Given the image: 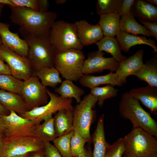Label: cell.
Returning a JSON list of instances; mask_svg holds the SVG:
<instances>
[{
    "mask_svg": "<svg viewBox=\"0 0 157 157\" xmlns=\"http://www.w3.org/2000/svg\"><path fill=\"white\" fill-rule=\"evenodd\" d=\"M0 74L11 75L10 69L0 57Z\"/></svg>",
    "mask_w": 157,
    "mask_h": 157,
    "instance_id": "cell-42",
    "label": "cell"
},
{
    "mask_svg": "<svg viewBox=\"0 0 157 157\" xmlns=\"http://www.w3.org/2000/svg\"><path fill=\"white\" fill-rule=\"evenodd\" d=\"M56 3L57 4H62L65 3L67 1L66 0H56Z\"/></svg>",
    "mask_w": 157,
    "mask_h": 157,
    "instance_id": "cell-48",
    "label": "cell"
},
{
    "mask_svg": "<svg viewBox=\"0 0 157 157\" xmlns=\"http://www.w3.org/2000/svg\"><path fill=\"white\" fill-rule=\"evenodd\" d=\"M4 134L0 133V157H6V151L4 141Z\"/></svg>",
    "mask_w": 157,
    "mask_h": 157,
    "instance_id": "cell-43",
    "label": "cell"
},
{
    "mask_svg": "<svg viewBox=\"0 0 157 157\" xmlns=\"http://www.w3.org/2000/svg\"><path fill=\"white\" fill-rule=\"evenodd\" d=\"M85 56L81 50L70 49L57 52L54 67L66 80L76 81L83 75L82 69Z\"/></svg>",
    "mask_w": 157,
    "mask_h": 157,
    "instance_id": "cell-5",
    "label": "cell"
},
{
    "mask_svg": "<svg viewBox=\"0 0 157 157\" xmlns=\"http://www.w3.org/2000/svg\"><path fill=\"white\" fill-rule=\"evenodd\" d=\"M104 115L98 119L96 128L92 135V141L94 144L93 157H105L109 144L106 141L104 129Z\"/></svg>",
    "mask_w": 157,
    "mask_h": 157,
    "instance_id": "cell-21",
    "label": "cell"
},
{
    "mask_svg": "<svg viewBox=\"0 0 157 157\" xmlns=\"http://www.w3.org/2000/svg\"><path fill=\"white\" fill-rule=\"evenodd\" d=\"M0 104L9 111L19 115L28 111L22 96L0 89Z\"/></svg>",
    "mask_w": 157,
    "mask_h": 157,
    "instance_id": "cell-22",
    "label": "cell"
},
{
    "mask_svg": "<svg viewBox=\"0 0 157 157\" xmlns=\"http://www.w3.org/2000/svg\"><path fill=\"white\" fill-rule=\"evenodd\" d=\"M10 113V111L0 104V115H7Z\"/></svg>",
    "mask_w": 157,
    "mask_h": 157,
    "instance_id": "cell-46",
    "label": "cell"
},
{
    "mask_svg": "<svg viewBox=\"0 0 157 157\" xmlns=\"http://www.w3.org/2000/svg\"><path fill=\"white\" fill-rule=\"evenodd\" d=\"M119 106L121 115L130 120L133 128L139 127L157 138V122L142 108L139 101L129 92L122 94Z\"/></svg>",
    "mask_w": 157,
    "mask_h": 157,
    "instance_id": "cell-3",
    "label": "cell"
},
{
    "mask_svg": "<svg viewBox=\"0 0 157 157\" xmlns=\"http://www.w3.org/2000/svg\"><path fill=\"white\" fill-rule=\"evenodd\" d=\"M30 153L27 154H25L11 156L10 157H30Z\"/></svg>",
    "mask_w": 157,
    "mask_h": 157,
    "instance_id": "cell-50",
    "label": "cell"
},
{
    "mask_svg": "<svg viewBox=\"0 0 157 157\" xmlns=\"http://www.w3.org/2000/svg\"><path fill=\"white\" fill-rule=\"evenodd\" d=\"M97 101V98L90 93L85 96L73 110L74 130L89 143L92 142L90 128L95 114L93 109Z\"/></svg>",
    "mask_w": 157,
    "mask_h": 157,
    "instance_id": "cell-6",
    "label": "cell"
},
{
    "mask_svg": "<svg viewBox=\"0 0 157 157\" xmlns=\"http://www.w3.org/2000/svg\"><path fill=\"white\" fill-rule=\"evenodd\" d=\"M157 157V156H156V157Z\"/></svg>",
    "mask_w": 157,
    "mask_h": 157,
    "instance_id": "cell-53",
    "label": "cell"
},
{
    "mask_svg": "<svg viewBox=\"0 0 157 157\" xmlns=\"http://www.w3.org/2000/svg\"><path fill=\"white\" fill-rule=\"evenodd\" d=\"M124 147L123 138L109 144L105 157H123Z\"/></svg>",
    "mask_w": 157,
    "mask_h": 157,
    "instance_id": "cell-36",
    "label": "cell"
},
{
    "mask_svg": "<svg viewBox=\"0 0 157 157\" xmlns=\"http://www.w3.org/2000/svg\"><path fill=\"white\" fill-rule=\"evenodd\" d=\"M2 44V42H1V38H0V45L1 44Z\"/></svg>",
    "mask_w": 157,
    "mask_h": 157,
    "instance_id": "cell-52",
    "label": "cell"
},
{
    "mask_svg": "<svg viewBox=\"0 0 157 157\" xmlns=\"http://www.w3.org/2000/svg\"><path fill=\"white\" fill-rule=\"evenodd\" d=\"M105 53L97 51L88 53L87 58L85 60L83 67V74L89 75L95 73H99L105 70L110 72H116L119 63L113 58H105Z\"/></svg>",
    "mask_w": 157,
    "mask_h": 157,
    "instance_id": "cell-13",
    "label": "cell"
},
{
    "mask_svg": "<svg viewBox=\"0 0 157 157\" xmlns=\"http://www.w3.org/2000/svg\"><path fill=\"white\" fill-rule=\"evenodd\" d=\"M16 7H24L39 11L37 0H11Z\"/></svg>",
    "mask_w": 157,
    "mask_h": 157,
    "instance_id": "cell-37",
    "label": "cell"
},
{
    "mask_svg": "<svg viewBox=\"0 0 157 157\" xmlns=\"http://www.w3.org/2000/svg\"><path fill=\"white\" fill-rule=\"evenodd\" d=\"M144 53V50L140 49L135 54L119 63L115 73L124 84L127 82V77L134 75L143 65L142 58Z\"/></svg>",
    "mask_w": 157,
    "mask_h": 157,
    "instance_id": "cell-17",
    "label": "cell"
},
{
    "mask_svg": "<svg viewBox=\"0 0 157 157\" xmlns=\"http://www.w3.org/2000/svg\"><path fill=\"white\" fill-rule=\"evenodd\" d=\"M46 91L50 100L46 104L35 108L19 115L23 117L34 122L36 124L52 116L62 109L73 110L72 99H65L50 92L47 88Z\"/></svg>",
    "mask_w": 157,
    "mask_h": 157,
    "instance_id": "cell-8",
    "label": "cell"
},
{
    "mask_svg": "<svg viewBox=\"0 0 157 157\" xmlns=\"http://www.w3.org/2000/svg\"><path fill=\"white\" fill-rule=\"evenodd\" d=\"M123 139L124 147L123 157L157 156L156 138L142 129L133 128Z\"/></svg>",
    "mask_w": 157,
    "mask_h": 157,
    "instance_id": "cell-4",
    "label": "cell"
},
{
    "mask_svg": "<svg viewBox=\"0 0 157 157\" xmlns=\"http://www.w3.org/2000/svg\"><path fill=\"white\" fill-rule=\"evenodd\" d=\"M6 130V127L3 121L0 116V133L4 134Z\"/></svg>",
    "mask_w": 157,
    "mask_h": 157,
    "instance_id": "cell-47",
    "label": "cell"
},
{
    "mask_svg": "<svg viewBox=\"0 0 157 157\" xmlns=\"http://www.w3.org/2000/svg\"><path fill=\"white\" fill-rule=\"evenodd\" d=\"M134 75L140 81L157 87V60L155 56L146 61Z\"/></svg>",
    "mask_w": 157,
    "mask_h": 157,
    "instance_id": "cell-25",
    "label": "cell"
},
{
    "mask_svg": "<svg viewBox=\"0 0 157 157\" xmlns=\"http://www.w3.org/2000/svg\"><path fill=\"white\" fill-rule=\"evenodd\" d=\"M4 141L6 151V157L44 151V142L35 136L14 138L5 136Z\"/></svg>",
    "mask_w": 157,
    "mask_h": 157,
    "instance_id": "cell-10",
    "label": "cell"
},
{
    "mask_svg": "<svg viewBox=\"0 0 157 157\" xmlns=\"http://www.w3.org/2000/svg\"><path fill=\"white\" fill-rule=\"evenodd\" d=\"M10 8V19L12 23L19 26V31L37 35L49 36L57 17L53 12L42 13L24 7Z\"/></svg>",
    "mask_w": 157,
    "mask_h": 157,
    "instance_id": "cell-1",
    "label": "cell"
},
{
    "mask_svg": "<svg viewBox=\"0 0 157 157\" xmlns=\"http://www.w3.org/2000/svg\"><path fill=\"white\" fill-rule=\"evenodd\" d=\"M74 24L78 39L83 46L95 43L103 37L102 31L98 23L95 25L91 24L83 19L76 21Z\"/></svg>",
    "mask_w": 157,
    "mask_h": 157,
    "instance_id": "cell-15",
    "label": "cell"
},
{
    "mask_svg": "<svg viewBox=\"0 0 157 157\" xmlns=\"http://www.w3.org/2000/svg\"><path fill=\"white\" fill-rule=\"evenodd\" d=\"M145 1L149 2L151 4L152 3L156 6L157 5V0H146Z\"/></svg>",
    "mask_w": 157,
    "mask_h": 157,
    "instance_id": "cell-49",
    "label": "cell"
},
{
    "mask_svg": "<svg viewBox=\"0 0 157 157\" xmlns=\"http://www.w3.org/2000/svg\"><path fill=\"white\" fill-rule=\"evenodd\" d=\"M90 93L98 99L97 104L100 107L106 99L117 96L118 90L114 86L107 85L102 87H96L90 89Z\"/></svg>",
    "mask_w": 157,
    "mask_h": 157,
    "instance_id": "cell-32",
    "label": "cell"
},
{
    "mask_svg": "<svg viewBox=\"0 0 157 157\" xmlns=\"http://www.w3.org/2000/svg\"><path fill=\"white\" fill-rule=\"evenodd\" d=\"M10 26L0 22V36L2 44L19 55L28 58V48L26 42L19 38L18 33L10 31Z\"/></svg>",
    "mask_w": 157,
    "mask_h": 157,
    "instance_id": "cell-14",
    "label": "cell"
},
{
    "mask_svg": "<svg viewBox=\"0 0 157 157\" xmlns=\"http://www.w3.org/2000/svg\"><path fill=\"white\" fill-rule=\"evenodd\" d=\"M60 74L54 67H44L34 71L33 75L40 79L42 84L45 87L49 86L55 88L58 84L62 82Z\"/></svg>",
    "mask_w": 157,
    "mask_h": 157,
    "instance_id": "cell-28",
    "label": "cell"
},
{
    "mask_svg": "<svg viewBox=\"0 0 157 157\" xmlns=\"http://www.w3.org/2000/svg\"><path fill=\"white\" fill-rule=\"evenodd\" d=\"M79 81L82 85L90 89L102 84L122 86L124 84L115 73L111 72L99 76L83 74Z\"/></svg>",
    "mask_w": 157,
    "mask_h": 157,
    "instance_id": "cell-19",
    "label": "cell"
},
{
    "mask_svg": "<svg viewBox=\"0 0 157 157\" xmlns=\"http://www.w3.org/2000/svg\"><path fill=\"white\" fill-rule=\"evenodd\" d=\"M131 12L139 20L157 22V7L142 0H135Z\"/></svg>",
    "mask_w": 157,
    "mask_h": 157,
    "instance_id": "cell-23",
    "label": "cell"
},
{
    "mask_svg": "<svg viewBox=\"0 0 157 157\" xmlns=\"http://www.w3.org/2000/svg\"><path fill=\"white\" fill-rule=\"evenodd\" d=\"M140 22L144 25V26L148 29L156 40H157V22H150L140 20Z\"/></svg>",
    "mask_w": 157,
    "mask_h": 157,
    "instance_id": "cell-40",
    "label": "cell"
},
{
    "mask_svg": "<svg viewBox=\"0 0 157 157\" xmlns=\"http://www.w3.org/2000/svg\"><path fill=\"white\" fill-rule=\"evenodd\" d=\"M78 157H93L92 151L90 146H88L85 147L84 151Z\"/></svg>",
    "mask_w": 157,
    "mask_h": 157,
    "instance_id": "cell-44",
    "label": "cell"
},
{
    "mask_svg": "<svg viewBox=\"0 0 157 157\" xmlns=\"http://www.w3.org/2000/svg\"><path fill=\"white\" fill-rule=\"evenodd\" d=\"M28 48V58L34 71L41 68L54 67L57 52L50 42L49 36H41L19 31Z\"/></svg>",
    "mask_w": 157,
    "mask_h": 157,
    "instance_id": "cell-2",
    "label": "cell"
},
{
    "mask_svg": "<svg viewBox=\"0 0 157 157\" xmlns=\"http://www.w3.org/2000/svg\"><path fill=\"white\" fill-rule=\"evenodd\" d=\"M44 154L45 157H62L59 152L50 142L44 141Z\"/></svg>",
    "mask_w": 157,
    "mask_h": 157,
    "instance_id": "cell-38",
    "label": "cell"
},
{
    "mask_svg": "<svg viewBox=\"0 0 157 157\" xmlns=\"http://www.w3.org/2000/svg\"><path fill=\"white\" fill-rule=\"evenodd\" d=\"M116 35L121 51L125 52H128L131 47L141 44L149 46L153 49V52H157V46L155 44V41L149 38L147 39L145 36H139L131 35L120 30Z\"/></svg>",
    "mask_w": 157,
    "mask_h": 157,
    "instance_id": "cell-18",
    "label": "cell"
},
{
    "mask_svg": "<svg viewBox=\"0 0 157 157\" xmlns=\"http://www.w3.org/2000/svg\"><path fill=\"white\" fill-rule=\"evenodd\" d=\"M118 13H111L100 15L98 23L105 36L115 37L120 29V18Z\"/></svg>",
    "mask_w": 157,
    "mask_h": 157,
    "instance_id": "cell-26",
    "label": "cell"
},
{
    "mask_svg": "<svg viewBox=\"0 0 157 157\" xmlns=\"http://www.w3.org/2000/svg\"><path fill=\"white\" fill-rule=\"evenodd\" d=\"M29 157H45L44 154V151L31 153H30Z\"/></svg>",
    "mask_w": 157,
    "mask_h": 157,
    "instance_id": "cell-45",
    "label": "cell"
},
{
    "mask_svg": "<svg viewBox=\"0 0 157 157\" xmlns=\"http://www.w3.org/2000/svg\"><path fill=\"white\" fill-rule=\"evenodd\" d=\"M123 2V0H98L97 13L99 15L111 13L118 14Z\"/></svg>",
    "mask_w": 157,
    "mask_h": 157,
    "instance_id": "cell-33",
    "label": "cell"
},
{
    "mask_svg": "<svg viewBox=\"0 0 157 157\" xmlns=\"http://www.w3.org/2000/svg\"><path fill=\"white\" fill-rule=\"evenodd\" d=\"M49 38L57 52L70 49L81 50L84 47L78 39L74 23L63 20L54 23L51 28Z\"/></svg>",
    "mask_w": 157,
    "mask_h": 157,
    "instance_id": "cell-7",
    "label": "cell"
},
{
    "mask_svg": "<svg viewBox=\"0 0 157 157\" xmlns=\"http://www.w3.org/2000/svg\"><path fill=\"white\" fill-rule=\"evenodd\" d=\"M0 57L10 67L11 75L24 81L33 75V71L28 58L22 56L5 47L0 45Z\"/></svg>",
    "mask_w": 157,
    "mask_h": 157,
    "instance_id": "cell-11",
    "label": "cell"
},
{
    "mask_svg": "<svg viewBox=\"0 0 157 157\" xmlns=\"http://www.w3.org/2000/svg\"><path fill=\"white\" fill-rule=\"evenodd\" d=\"M34 134L35 136L43 142L53 141L57 138L54 126V118L52 116L45 119L42 124H36Z\"/></svg>",
    "mask_w": 157,
    "mask_h": 157,
    "instance_id": "cell-30",
    "label": "cell"
},
{
    "mask_svg": "<svg viewBox=\"0 0 157 157\" xmlns=\"http://www.w3.org/2000/svg\"><path fill=\"white\" fill-rule=\"evenodd\" d=\"M0 116L6 126L5 137L35 136L34 129L36 124L34 122L22 117L13 110H10L8 115H0Z\"/></svg>",
    "mask_w": 157,
    "mask_h": 157,
    "instance_id": "cell-12",
    "label": "cell"
},
{
    "mask_svg": "<svg viewBox=\"0 0 157 157\" xmlns=\"http://www.w3.org/2000/svg\"><path fill=\"white\" fill-rule=\"evenodd\" d=\"M73 110L61 109L57 112L53 117L57 137L66 135L74 130Z\"/></svg>",
    "mask_w": 157,
    "mask_h": 157,
    "instance_id": "cell-20",
    "label": "cell"
},
{
    "mask_svg": "<svg viewBox=\"0 0 157 157\" xmlns=\"http://www.w3.org/2000/svg\"><path fill=\"white\" fill-rule=\"evenodd\" d=\"M23 81L12 75L0 74V89L21 95Z\"/></svg>",
    "mask_w": 157,
    "mask_h": 157,
    "instance_id": "cell-31",
    "label": "cell"
},
{
    "mask_svg": "<svg viewBox=\"0 0 157 157\" xmlns=\"http://www.w3.org/2000/svg\"><path fill=\"white\" fill-rule=\"evenodd\" d=\"M95 44L98 47V51L110 53L119 63L127 58L122 54L119 43L114 37L103 36Z\"/></svg>",
    "mask_w": 157,
    "mask_h": 157,
    "instance_id": "cell-27",
    "label": "cell"
},
{
    "mask_svg": "<svg viewBox=\"0 0 157 157\" xmlns=\"http://www.w3.org/2000/svg\"><path fill=\"white\" fill-rule=\"evenodd\" d=\"M55 91L63 98L75 99L77 104L81 101V97L85 93L83 89L75 85L72 81L66 79L55 89Z\"/></svg>",
    "mask_w": 157,
    "mask_h": 157,
    "instance_id": "cell-29",
    "label": "cell"
},
{
    "mask_svg": "<svg viewBox=\"0 0 157 157\" xmlns=\"http://www.w3.org/2000/svg\"><path fill=\"white\" fill-rule=\"evenodd\" d=\"M39 11L42 13L48 12L49 3L47 0H37Z\"/></svg>",
    "mask_w": 157,
    "mask_h": 157,
    "instance_id": "cell-41",
    "label": "cell"
},
{
    "mask_svg": "<svg viewBox=\"0 0 157 157\" xmlns=\"http://www.w3.org/2000/svg\"><path fill=\"white\" fill-rule=\"evenodd\" d=\"M46 88L36 76L32 75L24 81L21 95L29 110L44 105L48 102Z\"/></svg>",
    "mask_w": 157,
    "mask_h": 157,
    "instance_id": "cell-9",
    "label": "cell"
},
{
    "mask_svg": "<svg viewBox=\"0 0 157 157\" xmlns=\"http://www.w3.org/2000/svg\"><path fill=\"white\" fill-rule=\"evenodd\" d=\"M120 31L133 35H142L148 37H153L150 31L138 23L130 11L121 17L120 21Z\"/></svg>",
    "mask_w": 157,
    "mask_h": 157,
    "instance_id": "cell-24",
    "label": "cell"
},
{
    "mask_svg": "<svg viewBox=\"0 0 157 157\" xmlns=\"http://www.w3.org/2000/svg\"><path fill=\"white\" fill-rule=\"evenodd\" d=\"M74 132L73 130L66 135L57 137L52 141L62 157H72L70 142Z\"/></svg>",
    "mask_w": 157,
    "mask_h": 157,
    "instance_id": "cell-34",
    "label": "cell"
},
{
    "mask_svg": "<svg viewBox=\"0 0 157 157\" xmlns=\"http://www.w3.org/2000/svg\"><path fill=\"white\" fill-rule=\"evenodd\" d=\"M87 142L78 133L74 131L70 142L72 157H78L84 151L85 144Z\"/></svg>",
    "mask_w": 157,
    "mask_h": 157,
    "instance_id": "cell-35",
    "label": "cell"
},
{
    "mask_svg": "<svg viewBox=\"0 0 157 157\" xmlns=\"http://www.w3.org/2000/svg\"><path fill=\"white\" fill-rule=\"evenodd\" d=\"M135 0H123L118 14L121 17L131 11Z\"/></svg>",
    "mask_w": 157,
    "mask_h": 157,
    "instance_id": "cell-39",
    "label": "cell"
},
{
    "mask_svg": "<svg viewBox=\"0 0 157 157\" xmlns=\"http://www.w3.org/2000/svg\"><path fill=\"white\" fill-rule=\"evenodd\" d=\"M130 94L140 101L152 114L157 115V87L148 85L134 88L129 92Z\"/></svg>",
    "mask_w": 157,
    "mask_h": 157,
    "instance_id": "cell-16",
    "label": "cell"
},
{
    "mask_svg": "<svg viewBox=\"0 0 157 157\" xmlns=\"http://www.w3.org/2000/svg\"><path fill=\"white\" fill-rule=\"evenodd\" d=\"M4 5V4L0 3V17L2 10Z\"/></svg>",
    "mask_w": 157,
    "mask_h": 157,
    "instance_id": "cell-51",
    "label": "cell"
}]
</instances>
